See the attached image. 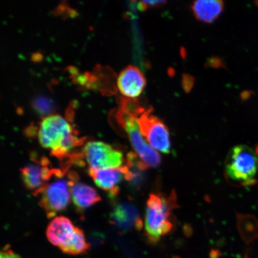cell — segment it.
Returning <instances> with one entry per match:
<instances>
[{"mask_svg":"<svg viewBox=\"0 0 258 258\" xmlns=\"http://www.w3.org/2000/svg\"><path fill=\"white\" fill-rule=\"evenodd\" d=\"M38 141L42 147L50 150L51 156L64 163L62 168L68 170L76 163L79 152L76 148L83 146L85 139L79 134L69 121L60 115L46 116L38 128Z\"/></svg>","mask_w":258,"mask_h":258,"instance_id":"cell-1","label":"cell"},{"mask_svg":"<svg viewBox=\"0 0 258 258\" xmlns=\"http://www.w3.org/2000/svg\"><path fill=\"white\" fill-rule=\"evenodd\" d=\"M144 108L134 99L122 98L115 114L116 121L123 129L137 156L148 167H157L161 163V157L141 134L138 117Z\"/></svg>","mask_w":258,"mask_h":258,"instance_id":"cell-2","label":"cell"},{"mask_svg":"<svg viewBox=\"0 0 258 258\" xmlns=\"http://www.w3.org/2000/svg\"><path fill=\"white\" fill-rule=\"evenodd\" d=\"M176 206L174 192L169 196L151 194L147 202L144 220L145 236L150 243H157L172 231L174 225L172 212Z\"/></svg>","mask_w":258,"mask_h":258,"instance_id":"cell-3","label":"cell"},{"mask_svg":"<svg viewBox=\"0 0 258 258\" xmlns=\"http://www.w3.org/2000/svg\"><path fill=\"white\" fill-rule=\"evenodd\" d=\"M46 235L48 241L64 253L79 255L90 249V245L83 230L67 217L54 218L48 225Z\"/></svg>","mask_w":258,"mask_h":258,"instance_id":"cell-4","label":"cell"},{"mask_svg":"<svg viewBox=\"0 0 258 258\" xmlns=\"http://www.w3.org/2000/svg\"><path fill=\"white\" fill-rule=\"evenodd\" d=\"M258 169V159L254 151L246 145L232 148L225 161V172L232 181L242 186L253 185Z\"/></svg>","mask_w":258,"mask_h":258,"instance_id":"cell-5","label":"cell"},{"mask_svg":"<svg viewBox=\"0 0 258 258\" xmlns=\"http://www.w3.org/2000/svg\"><path fill=\"white\" fill-rule=\"evenodd\" d=\"M66 174L54 177L40 193V205L48 218L55 217L66 210L70 205L71 191L69 176Z\"/></svg>","mask_w":258,"mask_h":258,"instance_id":"cell-6","label":"cell"},{"mask_svg":"<svg viewBox=\"0 0 258 258\" xmlns=\"http://www.w3.org/2000/svg\"><path fill=\"white\" fill-rule=\"evenodd\" d=\"M82 156L83 163L85 161L89 169L118 168L124 161L120 150L102 141L88 142L82 148Z\"/></svg>","mask_w":258,"mask_h":258,"instance_id":"cell-7","label":"cell"},{"mask_svg":"<svg viewBox=\"0 0 258 258\" xmlns=\"http://www.w3.org/2000/svg\"><path fill=\"white\" fill-rule=\"evenodd\" d=\"M152 109H145L138 117L139 127L142 135L151 147L164 154L171 150L170 133L163 121L152 114Z\"/></svg>","mask_w":258,"mask_h":258,"instance_id":"cell-8","label":"cell"},{"mask_svg":"<svg viewBox=\"0 0 258 258\" xmlns=\"http://www.w3.org/2000/svg\"><path fill=\"white\" fill-rule=\"evenodd\" d=\"M34 162L20 169L21 176L24 185L35 196L40 193L50 180L56 176L66 173L62 169L51 168L47 158L40 160L33 159Z\"/></svg>","mask_w":258,"mask_h":258,"instance_id":"cell-9","label":"cell"},{"mask_svg":"<svg viewBox=\"0 0 258 258\" xmlns=\"http://www.w3.org/2000/svg\"><path fill=\"white\" fill-rule=\"evenodd\" d=\"M147 80L138 68L129 66L122 70L117 80V88L126 98L134 99L143 93Z\"/></svg>","mask_w":258,"mask_h":258,"instance_id":"cell-10","label":"cell"},{"mask_svg":"<svg viewBox=\"0 0 258 258\" xmlns=\"http://www.w3.org/2000/svg\"><path fill=\"white\" fill-rule=\"evenodd\" d=\"M110 220L112 224L123 231L141 230L143 227V222L137 209L127 202L115 205L111 212Z\"/></svg>","mask_w":258,"mask_h":258,"instance_id":"cell-11","label":"cell"},{"mask_svg":"<svg viewBox=\"0 0 258 258\" xmlns=\"http://www.w3.org/2000/svg\"><path fill=\"white\" fill-rule=\"evenodd\" d=\"M68 176L70 180L71 196L77 211H85L101 201V197L96 189L85 183L80 182L76 172H70Z\"/></svg>","mask_w":258,"mask_h":258,"instance_id":"cell-12","label":"cell"},{"mask_svg":"<svg viewBox=\"0 0 258 258\" xmlns=\"http://www.w3.org/2000/svg\"><path fill=\"white\" fill-rule=\"evenodd\" d=\"M88 173L95 184L103 191L108 193L111 198H115L120 192V184L125 179L122 166L118 168L89 169Z\"/></svg>","mask_w":258,"mask_h":258,"instance_id":"cell-13","label":"cell"},{"mask_svg":"<svg viewBox=\"0 0 258 258\" xmlns=\"http://www.w3.org/2000/svg\"><path fill=\"white\" fill-rule=\"evenodd\" d=\"M194 16L198 21L211 24L218 19L224 9V3L215 0H201L192 3L191 6Z\"/></svg>","mask_w":258,"mask_h":258,"instance_id":"cell-14","label":"cell"},{"mask_svg":"<svg viewBox=\"0 0 258 258\" xmlns=\"http://www.w3.org/2000/svg\"><path fill=\"white\" fill-rule=\"evenodd\" d=\"M167 3L166 1H143L139 3L138 8L140 11H146L148 9H156L162 7Z\"/></svg>","mask_w":258,"mask_h":258,"instance_id":"cell-15","label":"cell"},{"mask_svg":"<svg viewBox=\"0 0 258 258\" xmlns=\"http://www.w3.org/2000/svg\"><path fill=\"white\" fill-rule=\"evenodd\" d=\"M35 108H36L38 112L41 113H46L48 112L51 104L48 100L44 98H38L34 103Z\"/></svg>","mask_w":258,"mask_h":258,"instance_id":"cell-16","label":"cell"},{"mask_svg":"<svg viewBox=\"0 0 258 258\" xmlns=\"http://www.w3.org/2000/svg\"><path fill=\"white\" fill-rule=\"evenodd\" d=\"M0 258H21L17 253H15L14 250L10 249L9 247H6L4 249L0 251Z\"/></svg>","mask_w":258,"mask_h":258,"instance_id":"cell-17","label":"cell"},{"mask_svg":"<svg viewBox=\"0 0 258 258\" xmlns=\"http://www.w3.org/2000/svg\"><path fill=\"white\" fill-rule=\"evenodd\" d=\"M253 94V92L251 91H248V90H244L240 94V98L241 101H245L246 100L249 99L251 95Z\"/></svg>","mask_w":258,"mask_h":258,"instance_id":"cell-18","label":"cell"},{"mask_svg":"<svg viewBox=\"0 0 258 258\" xmlns=\"http://www.w3.org/2000/svg\"><path fill=\"white\" fill-rule=\"evenodd\" d=\"M211 64L214 67H224L221 59H219V58H215V59H212Z\"/></svg>","mask_w":258,"mask_h":258,"instance_id":"cell-19","label":"cell"},{"mask_svg":"<svg viewBox=\"0 0 258 258\" xmlns=\"http://www.w3.org/2000/svg\"><path fill=\"white\" fill-rule=\"evenodd\" d=\"M254 6H256L258 8V1H256L254 2Z\"/></svg>","mask_w":258,"mask_h":258,"instance_id":"cell-20","label":"cell"},{"mask_svg":"<svg viewBox=\"0 0 258 258\" xmlns=\"http://www.w3.org/2000/svg\"><path fill=\"white\" fill-rule=\"evenodd\" d=\"M246 258H247V257H246Z\"/></svg>","mask_w":258,"mask_h":258,"instance_id":"cell-21","label":"cell"}]
</instances>
